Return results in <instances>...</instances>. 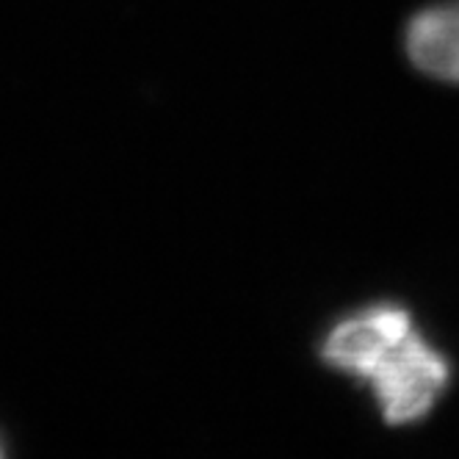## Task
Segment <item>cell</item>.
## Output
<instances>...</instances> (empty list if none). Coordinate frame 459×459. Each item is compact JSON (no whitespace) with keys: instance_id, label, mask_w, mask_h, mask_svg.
Returning a JSON list of instances; mask_svg holds the SVG:
<instances>
[{"instance_id":"cell-1","label":"cell","mask_w":459,"mask_h":459,"mask_svg":"<svg viewBox=\"0 0 459 459\" xmlns=\"http://www.w3.org/2000/svg\"><path fill=\"white\" fill-rule=\"evenodd\" d=\"M387 423H412L429 415L451 379L443 351L426 343L418 330L385 351L366 377Z\"/></svg>"},{"instance_id":"cell-2","label":"cell","mask_w":459,"mask_h":459,"mask_svg":"<svg viewBox=\"0 0 459 459\" xmlns=\"http://www.w3.org/2000/svg\"><path fill=\"white\" fill-rule=\"evenodd\" d=\"M412 330V318L404 307L371 305L333 326V333L324 338L321 357L333 368L366 379L385 351L404 341Z\"/></svg>"},{"instance_id":"cell-3","label":"cell","mask_w":459,"mask_h":459,"mask_svg":"<svg viewBox=\"0 0 459 459\" xmlns=\"http://www.w3.org/2000/svg\"><path fill=\"white\" fill-rule=\"evenodd\" d=\"M407 56L423 75L459 83V6L418 12L407 25Z\"/></svg>"},{"instance_id":"cell-4","label":"cell","mask_w":459,"mask_h":459,"mask_svg":"<svg viewBox=\"0 0 459 459\" xmlns=\"http://www.w3.org/2000/svg\"><path fill=\"white\" fill-rule=\"evenodd\" d=\"M4 451H6V448H4V443H0V456H4Z\"/></svg>"}]
</instances>
